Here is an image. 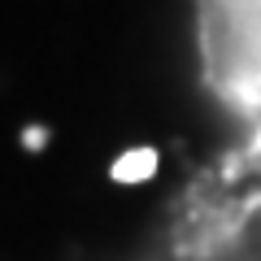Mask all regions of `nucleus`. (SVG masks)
<instances>
[{
  "instance_id": "1",
  "label": "nucleus",
  "mask_w": 261,
  "mask_h": 261,
  "mask_svg": "<svg viewBox=\"0 0 261 261\" xmlns=\"http://www.w3.org/2000/svg\"><path fill=\"white\" fill-rule=\"evenodd\" d=\"M192 57L226 166L261 178V0H192Z\"/></svg>"
},
{
  "instance_id": "2",
  "label": "nucleus",
  "mask_w": 261,
  "mask_h": 261,
  "mask_svg": "<svg viewBox=\"0 0 261 261\" xmlns=\"http://www.w3.org/2000/svg\"><path fill=\"white\" fill-rule=\"evenodd\" d=\"M135 261H261V178L218 161L192 178Z\"/></svg>"
}]
</instances>
